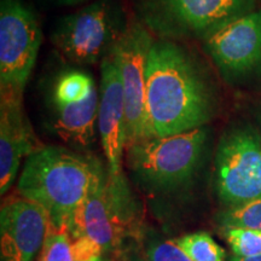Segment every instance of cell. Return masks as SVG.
<instances>
[{"label":"cell","instance_id":"1","mask_svg":"<svg viewBox=\"0 0 261 261\" xmlns=\"http://www.w3.org/2000/svg\"><path fill=\"white\" fill-rule=\"evenodd\" d=\"M218 91L195 52L155 39L146 63V113L151 138L205 127L218 113Z\"/></svg>","mask_w":261,"mask_h":261},{"label":"cell","instance_id":"2","mask_svg":"<svg viewBox=\"0 0 261 261\" xmlns=\"http://www.w3.org/2000/svg\"><path fill=\"white\" fill-rule=\"evenodd\" d=\"M99 160L61 145H41L24 161L17 194L47 212L52 223H69L107 174Z\"/></svg>","mask_w":261,"mask_h":261},{"label":"cell","instance_id":"3","mask_svg":"<svg viewBox=\"0 0 261 261\" xmlns=\"http://www.w3.org/2000/svg\"><path fill=\"white\" fill-rule=\"evenodd\" d=\"M207 126L180 135L149 138L125 150L130 177L152 195H169L188 188L203 165L210 144Z\"/></svg>","mask_w":261,"mask_h":261},{"label":"cell","instance_id":"4","mask_svg":"<svg viewBox=\"0 0 261 261\" xmlns=\"http://www.w3.org/2000/svg\"><path fill=\"white\" fill-rule=\"evenodd\" d=\"M129 27L117 0H93L58 19L52 29V45L75 65L102 63Z\"/></svg>","mask_w":261,"mask_h":261},{"label":"cell","instance_id":"5","mask_svg":"<svg viewBox=\"0 0 261 261\" xmlns=\"http://www.w3.org/2000/svg\"><path fill=\"white\" fill-rule=\"evenodd\" d=\"M48 126L71 149H87L97 140L99 91L93 77L68 67L54 76L44 98Z\"/></svg>","mask_w":261,"mask_h":261},{"label":"cell","instance_id":"6","mask_svg":"<svg viewBox=\"0 0 261 261\" xmlns=\"http://www.w3.org/2000/svg\"><path fill=\"white\" fill-rule=\"evenodd\" d=\"M137 224V208L125 175L107 174L98 182L69 221L73 236L90 237L103 253L112 252Z\"/></svg>","mask_w":261,"mask_h":261},{"label":"cell","instance_id":"7","mask_svg":"<svg viewBox=\"0 0 261 261\" xmlns=\"http://www.w3.org/2000/svg\"><path fill=\"white\" fill-rule=\"evenodd\" d=\"M214 187L226 207L261 198V137L249 123H237L221 136L214 158Z\"/></svg>","mask_w":261,"mask_h":261},{"label":"cell","instance_id":"8","mask_svg":"<svg viewBox=\"0 0 261 261\" xmlns=\"http://www.w3.org/2000/svg\"><path fill=\"white\" fill-rule=\"evenodd\" d=\"M256 0H145V23L163 39H207L254 11Z\"/></svg>","mask_w":261,"mask_h":261},{"label":"cell","instance_id":"9","mask_svg":"<svg viewBox=\"0 0 261 261\" xmlns=\"http://www.w3.org/2000/svg\"><path fill=\"white\" fill-rule=\"evenodd\" d=\"M42 40L38 16L22 0L0 2V94L23 97Z\"/></svg>","mask_w":261,"mask_h":261},{"label":"cell","instance_id":"10","mask_svg":"<svg viewBox=\"0 0 261 261\" xmlns=\"http://www.w3.org/2000/svg\"><path fill=\"white\" fill-rule=\"evenodd\" d=\"M225 83L244 86L261 79V9L234 19L203 40Z\"/></svg>","mask_w":261,"mask_h":261},{"label":"cell","instance_id":"11","mask_svg":"<svg viewBox=\"0 0 261 261\" xmlns=\"http://www.w3.org/2000/svg\"><path fill=\"white\" fill-rule=\"evenodd\" d=\"M154 40L145 25L132 23L112 52L125 100L126 148L151 138L146 113V63Z\"/></svg>","mask_w":261,"mask_h":261},{"label":"cell","instance_id":"12","mask_svg":"<svg viewBox=\"0 0 261 261\" xmlns=\"http://www.w3.org/2000/svg\"><path fill=\"white\" fill-rule=\"evenodd\" d=\"M50 217L34 202L17 194L3 202L0 210V259L33 261L41 252Z\"/></svg>","mask_w":261,"mask_h":261},{"label":"cell","instance_id":"13","mask_svg":"<svg viewBox=\"0 0 261 261\" xmlns=\"http://www.w3.org/2000/svg\"><path fill=\"white\" fill-rule=\"evenodd\" d=\"M98 132L107 159L108 172L121 177L122 159L126 150L125 100L119 69L112 54L100 63Z\"/></svg>","mask_w":261,"mask_h":261},{"label":"cell","instance_id":"14","mask_svg":"<svg viewBox=\"0 0 261 261\" xmlns=\"http://www.w3.org/2000/svg\"><path fill=\"white\" fill-rule=\"evenodd\" d=\"M41 146L23 109V97L0 94V194L12 187L22 161Z\"/></svg>","mask_w":261,"mask_h":261},{"label":"cell","instance_id":"15","mask_svg":"<svg viewBox=\"0 0 261 261\" xmlns=\"http://www.w3.org/2000/svg\"><path fill=\"white\" fill-rule=\"evenodd\" d=\"M71 240L73 237L68 221L56 224L50 220L39 261H75Z\"/></svg>","mask_w":261,"mask_h":261},{"label":"cell","instance_id":"16","mask_svg":"<svg viewBox=\"0 0 261 261\" xmlns=\"http://www.w3.org/2000/svg\"><path fill=\"white\" fill-rule=\"evenodd\" d=\"M173 241L192 261H225L223 248L205 232L188 233Z\"/></svg>","mask_w":261,"mask_h":261},{"label":"cell","instance_id":"17","mask_svg":"<svg viewBox=\"0 0 261 261\" xmlns=\"http://www.w3.org/2000/svg\"><path fill=\"white\" fill-rule=\"evenodd\" d=\"M218 220L224 228L237 227L261 231V198L234 207H227L219 214Z\"/></svg>","mask_w":261,"mask_h":261},{"label":"cell","instance_id":"18","mask_svg":"<svg viewBox=\"0 0 261 261\" xmlns=\"http://www.w3.org/2000/svg\"><path fill=\"white\" fill-rule=\"evenodd\" d=\"M224 232L233 255H261V231L248 230V228L226 227L224 228Z\"/></svg>","mask_w":261,"mask_h":261},{"label":"cell","instance_id":"19","mask_svg":"<svg viewBox=\"0 0 261 261\" xmlns=\"http://www.w3.org/2000/svg\"><path fill=\"white\" fill-rule=\"evenodd\" d=\"M145 256L148 261H192L173 240H154L149 242Z\"/></svg>","mask_w":261,"mask_h":261},{"label":"cell","instance_id":"20","mask_svg":"<svg viewBox=\"0 0 261 261\" xmlns=\"http://www.w3.org/2000/svg\"><path fill=\"white\" fill-rule=\"evenodd\" d=\"M71 240V248H73V255L75 261H93L99 259L103 254V249L98 243L91 240L90 237L73 236Z\"/></svg>","mask_w":261,"mask_h":261},{"label":"cell","instance_id":"21","mask_svg":"<svg viewBox=\"0 0 261 261\" xmlns=\"http://www.w3.org/2000/svg\"><path fill=\"white\" fill-rule=\"evenodd\" d=\"M52 4L57 6H76L81 4H86L91 0H50Z\"/></svg>","mask_w":261,"mask_h":261},{"label":"cell","instance_id":"22","mask_svg":"<svg viewBox=\"0 0 261 261\" xmlns=\"http://www.w3.org/2000/svg\"><path fill=\"white\" fill-rule=\"evenodd\" d=\"M228 261H261V255L259 256H237L232 255Z\"/></svg>","mask_w":261,"mask_h":261},{"label":"cell","instance_id":"23","mask_svg":"<svg viewBox=\"0 0 261 261\" xmlns=\"http://www.w3.org/2000/svg\"><path fill=\"white\" fill-rule=\"evenodd\" d=\"M257 123H259V128H257V130H259L260 137H261V110L259 112V114H257Z\"/></svg>","mask_w":261,"mask_h":261},{"label":"cell","instance_id":"24","mask_svg":"<svg viewBox=\"0 0 261 261\" xmlns=\"http://www.w3.org/2000/svg\"><path fill=\"white\" fill-rule=\"evenodd\" d=\"M93 261H103V260L100 259V257H99V259H97V260H93Z\"/></svg>","mask_w":261,"mask_h":261}]
</instances>
